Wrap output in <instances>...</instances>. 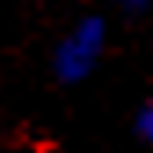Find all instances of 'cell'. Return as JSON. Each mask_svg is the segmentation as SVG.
Listing matches in <instances>:
<instances>
[{"instance_id": "obj_1", "label": "cell", "mask_w": 153, "mask_h": 153, "mask_svg": "<svg viewBox=\"0 0 153 153\" xmlns=\"http://www.w3.org/2000/svg\"><path fill=\"white\" fill-rule=\"evenodd\" d=\"M99 55H102V26L91 18V22L76 26L62 40L59 55H55V73L62 80H80V76L91 73V66L99 62Z\"/></svg>"}, {"instance_id": "obj_2", "label": "cell", "mask_w": 153, "mask_h": 153, "mask_svg": "<svg viewBox=\"0 0 153 153\" xmlns=\"http://www.w3.org/2000/svg\"><path fill=\"white\" fill-rule=\"evenodd\" d=\"M139 131H142V139L153 146V102L142 109V117H139Z\"/></svg>"}, {"instance_id": "obj_3", "label": "cell", "mask_w": 153, "mask_h": 153, "mask_svg": "<svg viewBox=\"0 0 153 153\" xmlns=\"http://www.w3.org/2000/svg\"><path fill=\"white\" fill-rule=\"evenodd\" d=\"M128 4H142V0H128Z\"/></svg>"}]
</instances>
